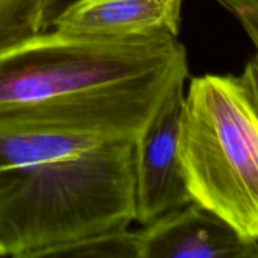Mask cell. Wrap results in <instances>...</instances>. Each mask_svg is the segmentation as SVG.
<instances>
[{"label": "cell", "mask_w": 258, "mask_h": 258, "mask_svg": "<svg viewBox=\"0 0 258 258\" xmlns=\"http://www.w3.org/2000/svg\"><path fill=\"white\" fill-rule=\"evenodd\" d=\"M183 103L184 86H179L134 146L135 221L143 227L191 202L178 153Z\"/></svg>", "instance_id": "obj_4"}, {"label": "cell", "mask_w": 258, "mask_h": 258, "mask_svg": "<svg viewBox=\"0 0 258 258\" xmlns=\"http://www.w3.org/2000/svg\"><path fill=\"white\" fill-rule=\"evenodd\" d=\"M239 22L258 54V0H216Z\"/></svg>", "instance_id": "obj_9"}, {"label": "cell", "mask_w": 258, "mask_h": 258, "mask_svg": "<svg viewBox=\"0 0 258 258\" xmlns=\"http://www.w3.org/2000/svg\"><path fill=\"white\" fill-rule=\"evenodd\" d=\"M178 153L191 202L258 242V116L238 76L191 78Z\"/></svg>", "instance_id": "obj_3"}, {"label": "cell", "mask_w": 258, "mask_h": 258, "mask_svg": "<svg viewBox=\"0 0 258 258\" xmlns=\"http://www.w3.org/2000/svg\"><path fill=\"white\" fill-rule=\"evenodd\" d=\"M238 80L258 116V54L247 62L243 73L238 76Z\"/></svg>", "instance_id": "obj_10"}, {"label": "cell", "mask_w": 258, "mask_h": 258, "mask_svg": "<svg viewBox=\"0 0 258 258\" xmlns=\"http://www.w3.org/2000/svg\"><path fill=\"white\" fill-rule=\"evenodd\" d=\"M133 141H105L29 165L0 169L4 256L44 258L53 248L135 221Z\"/></svg>", "instance_id": "obj_2"}, {"label": "cell", "mask_w": 258, "mask_h": 258, "mask_svg": "<svg viewBox=\"0 0 258 258\" xmlns=\"http://www.w3.org/2000/svg\"><path fill=\"white\" fill-rule=\"evenodd\" d=\"M139 258H258V242L190 202L138 231Z\"/></svg>", "instance_id": "obj_5"}, {"label": "cell", "mask_w": 258, "mask_h": 258, "mask_svg": "<svg viewBox=\"0 0 258 258\" xmlns=\"http://www.w3.org/2000/svg\"><path fill=\"white\" fill-rule=\"evenodd\" d=\"M138 232H106L53 248L44 258H139Z\"/></svg>", "instance_id": "obj_8"}, {"label": "cell", "mask_w": 258, "mask_h": 258, "mask_svg": "<svg viewBox=\"0 0 258 258\" xmlns=\"http://www.w3.org/2000/svg\"><path fill=\"white\" fill-rule=\"evenodd\" d=\"M58 0H0V53L48 30Z\"/></svg>", "instance_id": "obj_7"}, {"label": "cell", "mask_w": 258, "mask_h": 258, "mask_svg": "<svg viewBox=\"0 0 258 258\" xmlns=\"http://www.w3.org/2000/svg\"><path fill=\"white\" fill-rule=\"evenodd\" d=\"M0 257H5V256H4V251H3L2 246H0Z\"/></svg>", "instance_id": "obj_11"}, {"label": "cell", "mask_w": 258, "mask_h": 258, "mask_svg": "<svg viewBox=\"0 0 258 258\" xmlns=\"http://www.w3.org/2000/svg\"><path fill=\"white\" fill-rule=\"evenodd\" d=\"M188 77L178 37L53 28L0 53V130L136 143Z\"/></svg>", "instance_id": "obj_1"}, {"label": "cell", "mask_w": 258, "mask_h": 258, "mask_svg": "<svg viewBox=\"0 0 258 258\" xmlns=\"http://www.w3.org/2000/svg\"><path fill=\"white\" fill-rule=\"evenodd\" d=\"M183 0H73L50 27L102 37H178Z\"/></svg>", "instance_id": "obj_6"}]
</instances>
